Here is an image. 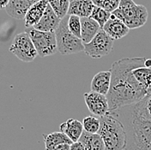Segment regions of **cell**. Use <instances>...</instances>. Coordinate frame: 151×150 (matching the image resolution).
<instances>
[{
    "label": "cell",
    "mask_w": 151,
    "mask_h": 150,
    "mask_svg": "<svg viewBox=\"0 0 151 150\" xmlns=\"http://www.w3.org/2000/svg\"><path fill=\"white\" fill-rule=\"evenodd\" d=\"M144 57L124 58L113 62L110 69L112 74L111 85L106 95L109 111L137 103L149 92L133 75L132 71L144 66Z\"/></svg>",
    "instance_id": "cell-1"
},
{
    "label": "cell",
    "mask_w": 151,
    "mask_h": 150,
    "mask_svg": "<svg viewBox=\"0 0 151 150\" xmlns=\"http://www.w3.org/2000/svg\"><path fill=\"white\" fill-rule=\"evenodd\" d=\"M143 98L137 103L108 111L124 127V150H151V117L146 112Z\"/></svg>",
    "instance_id": "cell-2"
},
{
    "label": "cell",
    "mask_w": 151,
    "mask_h": 150,
    "mask_svg": "<svg viewBox=\"0 0 151 150\" xmlns=\"http://www.w3.org/2000/svg\"><path fill=\"white\" fill-rule=\"evenodd\" d=\"M100 120L101 128L98 134L103 140L106 150H124L126 133L122 122L109 112L100 117Z\"/></svg>",
    "instance_id": "cell-3"
},
{
    "label": "cell",
    "mask_w": 151,
    "mask_h": 150,
    "mask_svg": "<svg viewBox=\"0 0 151 150\" xmlns=\"http://www.w3.org/2000/svg\"><path fill=\"white\" fill-rule=\"evenodd\" d=\"M112 14L123 21L130 29L143 26L149 17L146 7L135 4L133 0H120L119 8L113 10Z\"/></svg>",
    "instance_id": "cell-4"
},
{
    "label": "cell",
    "mask_w": 151,
    "mask_h": 150,
    "mask_svg": "<svg viewBox=\"0 0 151 150\" xmlns=\"http://www.w3.org/2000/svg\"><path fill=\"white\" fill-rule=\"evenodd\" d=\"M68 17L69 15L62 19L55 30L58 51L63 55H69L84 51V43L82 39L76 36L68 28Z\"/></svg>",
    "instance_id": "cell-5"
},
{
    "label": "cell",
    "mask_w": 151,
    "mask_h": 150,
    "mask_svg": "<svg viewBox=\"0 0 151 150\" xmlns=\"http://www.w3.org/2000/svg\"><path fill=\"white\" fill-rule=\"evenodd\" d=\"M27 32L34 42L38 55L40 57L51 56L58 52L55 32L41 31L35 28H29Z\"/></svg>",
    "instance_id": "cell-6"
},
{
    "label": "cell",
    "mask_w": 151,
    "mask_h": 150,
    "mask_svg": "<svg viewBox=\"0 0 151 150\" xmlns=\"http://www.w3.org/2000/svg\"><path fill=\"white\" fill-rule=\"evenodd\" d=\"M9 51L23 62H31L38 55L34 42L27 31L16 36Z\"/></svg>",
    "instance_id": "cell-7"
},
{
    "label": "cell",
    "mask_w": 151,
    "mask_h": 150,
    "mask_svg": "<svg viewBox=\"0 0 151 150\" xmlns=\"http://www.w3.org/2000/svg\"><path fill=\"white\" fill-rule=\"evenodd\" d=\"M113 40L101 28L88 43L84 44L85 54L94 59H100L109 55L113 47Z\"/></svg>",
    "instance_id": "cell-8"
},
{
    "label": "cell",
    "mask_w": 151,
    "mask_h": 150,
    "mask_svg": "<svg viewBox=\"0 0 151 150\" xmlns=\"http://www.w3.org/2000/svg\"><path fill=\"white\" fill-rule=\"evenodd\" d=\"M84 100L88 111L97 117L105 116L109 111L106 95L91 91L84 94Z\"/></svg>",
    "instance_id": "cell-9"
},
{
    "label": "cell",
    "mask_w": 151,
    "mask_h": 150,
    "mask_svg": "<svg viewBox=\"0 0 151 150\" xmlns=\"http://www.w3.org/2000/svg\"><path fill=\"white\" fill-rule=\"evenodd\" d=\"M104 31L109 35L113 40H119L128 35L130 28L120 19L116 17L113 14L106 23L103 27Z\"/></svg>",
    "instance_id": "cell-10"
},
{
    "label": "cell",
    "mask_w": 151,
    "mask_h": 150,
    "mask_svg": "<svg viewBox=\"0 0 151 150\" xmlns=\"http://www.w3.org/2000/svg\"><path fill=\"white\" fill-rule=\"evenodd\" d=\"M61 20L62 19L58 17V15L54 12L52 8L50 6V4H48L42 17L39 21L37 24H35L32 28H36L38 30H41V31L55 32V30L58 27V25L61 22Z\"/></svg>",
    "instance_id": "cell-11"
},
{
    "label": "cell",
    "mask_w": 151,
    "mask_h": 150,
    "mask_svg": "<svg viewBox=\"0 0 151 150\" xmlns=\"http://www.w3.org/2000/svg\"><path fill=\"white\" fill-rule=\"evenodd\" d=\"M39 0H9L5 7L7 14L16 19H24L29 8Z\"/></svg>",
    "instance_id": "cell-12"
},
{
    "label": "cell",
    "mask_w": 151,
    "mask_h": 150,
    "mask_svg": "<svg viewBox=\"0 0 151 150\" xmlns=\"http://www.w3.org/2000/svg\"><path fill=\"white\" fill-rule=\"evenodd\" d=\"M47 5L48 0H39L29 8L24 17L26 28H32L35 24H37L42 17Z\"/></svg>",
    "instance_id": "cell-13"
},
{
    "label": "cell",
    "mask_w": 151,
    "mask_h": 150,
    "mask_svg": "<svg viewBox=\"0 0 151 150\" xmlns=\"http://www.w3.org/2000/svg\"><path fill=\"white\" fill-rule=\"evenodd\" d=\"M111 71H101L95 74L91 81V91L101 94L107 95L111 85Z\"/></svg>",
    "instance_id": "cell-14"
},
{
    "label": "cell",
    "mask_w": 151,
    "mask_h": 150,
    "mask_svg": "<svg viewBox=\"0 0 151 150\" xmlns=\"http://www.w3.org/2000/svg\"><path fill=\"white\" fill-rule=\"evenodd\" d=\"M94 7L92 0H70L68 15H75L80 17H90Z\"/></svg>",
    "instance_id": "cell-15"
},
{
    "label": "cell",
    "mask_w": 151,
    "mask_h": 150,
    "mask_svg": "<svg viewBox=\"0 0 151 150\" xmlns=\"http://www.w3.org/2000/svg\"><path fill=\"white\" fill-rule=\"evenodd\" d=\"M59 128L60 131L65 133L72 141H79L84 131L83 122L74 118L68 119L66 122H63Z\"/></svg>",
    "instance_id": "cell-16"
},
{
    "label": "cell",
    "mask_w": 151,
    "mask_h": 150,
    "mask_svg": "<svg viewBox=\"0 0 151 150\" xmlns=\"http://www.w3.org/2000/svg\"><path fill=\"white\" fill-rule=\"evenodd\" d=\"M81 23H82L81 39L84 44L88 43L96 36V34L101 29L100 24L90 17H81Z\"/></svg>",
    "instance_id": "cell-17"
},
{
    "label": "cell",
    "mask_w": 151,
    "mask_h": 150,
    "mask_svg": "<svg viewBox=\"0 0 151 150\" xmlns=\"http://www.w3.org/2000/svg\"><path fill=\"white\" fill-rule=\"evenodd\" d=\"M79 141H81L85 150H106L104 141L100 134H91L83 131Z\"/></svg>",
    "instance_id": "cell-18"
},
{
    "label": "cell",
    "mask_w": 151,
    "mask_h": 150,
    "mask_svg": "<svg viewBox=\"0 0 151 150\" xmlns=\"http://www.w3.org/2000/svg\"><path fill=\"white\" fill-rule=\"evenodd\" d=\"M43 138H44V141H45L46 150H53L54 148L60 143L71 144L73 142L65 133H63L62 131L52 132L48 135L43 134Z\"/></svg>",
    "instance_id": "cell-19"
},
{
    "label": "cell",
    "mask_w": 151,
    "mask_h": 150,
    "mask_svg": "<svg viewBox=\"0 0 151 150\" xmlns=\"http://www.w3.org/2000/svg\"><path fill=\"white\" fill-rule=\"evenodd\" d=\"M132 73L137 80L144 87V89L147 90L149 95H151V67H147L145 66H139L135 68Z\"/></svg>",
    "instance_id": "cell-20"
},
{
    "label": "cell",
    "mask_w": 151,
    "mask_h": 150,
    "mask_svg": "<svg viewBox=\"0 0 151 150\" xmlns=\"http://www.w3.org/2000/svg\"><path fill=\"white\" fill-rule=\"evenodd\" d=\"M48 4L58 17L63 19L68 15L70 0H48Z\"/></svg>",
    "instance_id": "cell-21"
},
{
    "label": "cell",
    "mask_w": 151,
    "mask_h": 150,
    "mask_svg": "<svg viewBox=\"0 0 151 150\" xmlns=\"http://www.w3.org/2000/svg\"><path fill=\"white\" fill-rule=\"evenodd\" d=\"M111 15H112V13L110 11H107L101 7H97L94 5L90 17H92L94 21H96L100 24L101 28H103L106 23L111 17Z\"/></svg>",
    "instance_id": "cell-22"
},
{
    "label": "cell",
    "mask_w": 151,
    "mask_h": 150,
    "mask_svg": "<svg viewBox=\"0 0 151 150\" xmlns=\"http://www.w3.org/2000/svg\"><path fill=\"white\" fill-rule=\"evenodd\" d=\"M83 125L84 131L91 134H96L100 130L101 128V120L98 117L93 116L86 117L83 120Z\"/></svg>",
    "instance_id": "cell-23"
},
{
    "label": "cell",
    "mask_w": 151,
    "mask_h": 150,
    "mask_svg": "<svg viewBox=\"0 0 151 150\" xmlns=\"http://www.w3.org/2000/svg\"><path fill=\"white\" fill-rule=\"evenodd\" d=\"M68 28L76 36L81 38V30H82L81 17L75 15H70L68 17Z\"/></svg>",
    "instance_id": "cell-24"
},
{
    "label": "cell",
    "mask_w": 151,
    "mask_h": 150,
    "mask_svg": "<svg viewBox=\"0 0 151 150\" xmlns=\"http://www.w3.org/2000/svg\"><path fill=\"white\" fill-rule=\"evenodd\" d=\"M94 4L97 7H101L111 13L119 8L120 0H92Z\"/></svg>",
    "instance_id": "cell-25"
},
{
    "label": "cell",
    "mask_w": 151,
    "mask_h": 150,
    "mask_svg": "<svg viewBox=\"0 0 151 150\" xmlns=\"http://www.w3.org/2000/svg\"><path fill=\"white\" fill-rule=\"evenodd\" d=\"M144 106H145V110L146 112L148 113V115L151 117V95L146 96L144 98Z\"/></svg>",
    "instance_id": "cell-26"
},
{
    "label": "cell",
    "mask_w": 151,
    "mask_h": 150,
    "mask_svg": "<svg viewBox=\"0 0 151 150\" xmlns=\"http://www.w3.org/2000/svg\"><path fill=\"white\" fill-rule=\"evenodd\" d=\"M70 150H85V148L84 146H83V144L80 141H73L70 144Z\"/></svg>",
    "instance_id": "cell-27"
},
{
    "label": "cell",
    "mask_w": 151,
    "mask_h": 150,
    "mask_svg": "<svg viewBox=\"0 0 151 150\" xmlns=\"http://www.w3.org/2000/svg\"><path fill=\"white\" fill-rule=\"evenodd\" d=\"M70 143H60L54 148L53 150H70Z\"/></svg>",
    "instance_id": "cell-28"
},
{
    "label": "cell",
    "mask_w": 151,
    "mask_h": 150,
    "mask_svg": "<svg viewBox=\"0 0 151 150\" xmlns=\"http://www.w3.org/2000/svg\"><path fill=\"white\" fill-rule=\"evenodd\" d=\"M9 2V0H0V9L5 8L8 5Z\"/></svg>",
    "instance_id": "cell-29"
},
{
    "label": "cell",
    "mask_w": 151,
    "mask_h": 150,
    "mask_svg": "<svg viewBox=\"0 0 151 150\" xmlns=\"http://www.w3.org/2000/svg\"><path fill=\"white\" fill-rule=\"evenodd\" d=\"M144 66H147V67H151V59L145 60V61H144Z\"/></svg>",
    "instance_id": "cell-30"
},
{
    "label": "cell",
    "mask_w": 151,
    "mask_h": 150,
    "mask_svg": "<svg viewBox=\"0 0 151 150\" xmlns=\"http://www.w3.org/2000/svg\"><path fill=\"white\" fill-rule=\"evenodd\" d=\"M150 92H151V84H150Z\"/></svg>",
    "instance_id": "cell-31"
}]
</instances>
